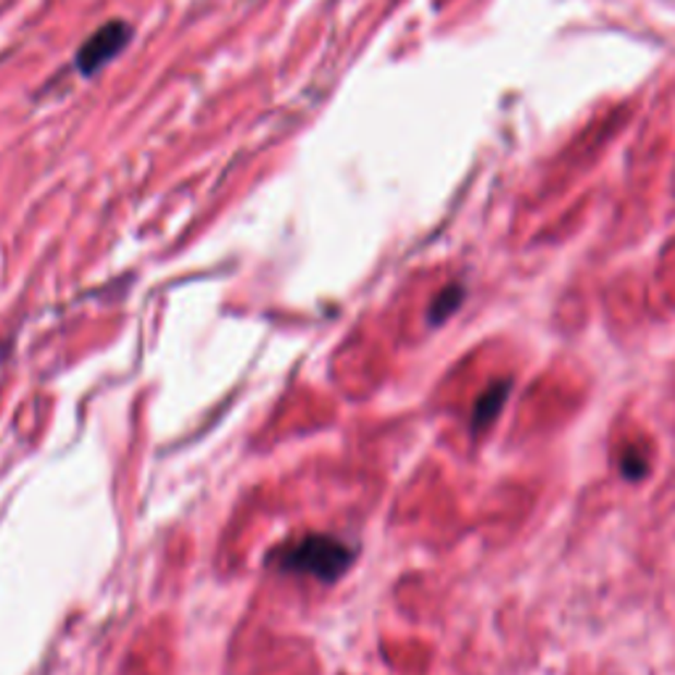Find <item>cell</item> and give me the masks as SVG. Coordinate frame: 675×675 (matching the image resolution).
<instances>
[{"mask_svg":"<svg viewBox=\"0 0 675 675\" xmlns=\"http://www.w3.org/2000/svg\"><path fill=\"white\" fill-rule=\"evenodd\" d=\"M351 552L349 544L338 541L336 535H306V539L296 541L288 549H282L280 565L286 570L293 572H306L320 580H336L346 572V567L351 565Z\"/></svg>","mask_w":675,"mask_h":675,"instance_id":"1","label":"cell"},{"mask_svg":"<svg viewBox=\"0 0 675 675\" xmlns=\"http://www.w3.org/2000/svg\"><path fill=\"white\" fill-rule=\"evenodd\" d=\"M509 386H513L509 381H496L494 386H491L481 399H478L475 414H472V431H483V427H489L491 422L498 418L504 401L509 399Z\"/></svg>","mask_w":675,"mask_h":675,"instance_id":"3","label":"cell"},{"mask_svg":"<svg viewBox=\"0 0 675 675\" xmlns=\"http://www.w3.org/2000/svg\"><path fill=\"white\" fill-rule=\"evenodd\" d=\"M132 29L124 22H109L96 35L87 37L85 46L77 53V69L82 74H96L104 69L117 53H122L130 43Z\"/></svg>","mask_w":675,"mask_h":675,"instance_id":"2","label":"cell"},{"mask_svg":"<svg viewBox=\"0 0 675 675\" xmlns=\"http://www.w3.org/2000/svg\"><path fill=\"white\" fill-rule=\"evenodd\" d=\"M462 296H465V290L459 288V286L446 288L444 293H441L438 299L433 301V309H431V322H433V325H438V322L449 320L451 314L457 312V306L462 304Z\"/></svg>","mask_w":675,"mask_h":675,"instance_id":"4","label":"cell"},{"mask_svg":"<svg viewBox=\"0 0 675 675\" xmlns=\"http://www.w3.org/2000/svg\"><path fill=\"white\" fill-rule=\"evenodd\" d=\"M620 470H623V475L628 478V481H641V478L647 475L649 462H647V457H643V454L628 451L626 457L620 459Z\"/></svg>","mask_w":675,"mask_h":675,"instance_id":"5","label":"cell"}]
</instances>
